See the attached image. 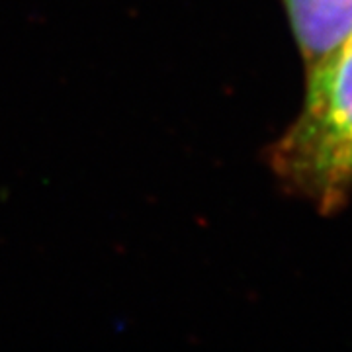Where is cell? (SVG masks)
I'll return each mask as SVG.
<instances>
[{
	"label": "cell",
	"mask_w": 352,
	"mask_h": 352,
	"mask_svg": "<svg viewBox=\"0 0 352 352\" xmlns=\"http://www.w3.org/2000/svg\"><path fill=\"white\" fill-rule=\"evenodd\" d=\"M351 43H352V38H351Z\"/></svg>",
	"instance_id": "cell-3"
},
{
	"label": "cell",
	"mask_w": 352,
	"mask_h": 352,
	"mask_svg": "<svg viewBox=\"0 0 352 352\" xmlns=\"http://www.w3.org/2000/svg\"><path fill=\"white\" fill-rule=\"evenodd\" d=\"M305 69L352 38V0H282Z\"/></svg>",
	"instance_id": "cell-2"
},
{
	"label": "cell",
	"mask_w": 352,
	"mask_h": 352,
	"mask_svg": "<svg viewBox=\"0 0 352 352\" xmlns=\"http://www.w3.org/2000/svg\"><path fill=\"white\" fill-rule=\"evenodd\" d=\"M278 178L319 212L352 192V43L307 69L302 110L270 155Z\"/></svg>",
	"instance_id": "cell-1"
}]
</instances>
